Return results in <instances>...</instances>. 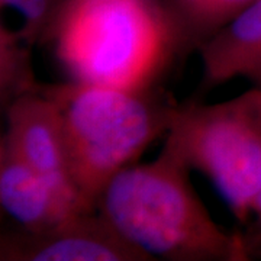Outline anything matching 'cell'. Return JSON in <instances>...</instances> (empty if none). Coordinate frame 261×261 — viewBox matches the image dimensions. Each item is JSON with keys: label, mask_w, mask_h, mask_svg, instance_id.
<instances>
[{"label": "cell", "mask_w": 261, "mask_h": 261, "mask_svg": "<svg viewBox=\"0 0 261 261\" xmlns=\"http://www.w3.org/2000/svg\"><path fill=\"white\" fill-rule=\"evenodd\" d=\"M189 173L164 144L154 161L123 168L106 185L97 212L149 261L248 260L245 241L212 219Z\"/></svg>", "instance_id": "obj_1"}, {"label": "cell", "mask_w": 261, "mask_h": 261, "mask_svg": "<svg viewBox=\"0 0 261 261\" xmlns=\"http://www.w3.org/2000/svg\"><path fill=\"white\" fill-rule=\"evenodd\" d=\"M0 6L13 8L22 15L23 25L18 34L27 44H44L56 15L57 0H0Z\"/></svg>", "instance_id": "obj_11"}, {"label": "cell", "mask_w": 261, "mask_h": 261, "mask_svg": "<svg viewBox=\"0 0 261 261\" xmlns=\"http://www.w3.org/2000/svg\"><path fill=\"white\" fill-rule=\"evenodd\" d=\"M65 2H68V0H57V9H56V13H57V10L60 9V8H61V6L64 5ZM54 16H56V15H54ZM53 20H54V19H53Z\"/></svg>", "instance_id": "obj_13"}, {"label": "cell", "mask_w": 261, "mask_h": 261, "mask_svg": "<svg viewBox=\"0 0 261 261\" xmlns=\"http://www.w3.org/2000/svg\"><path fill=\"white\" fill-rule=\"evenodd\" d=\"M164 144L212 181L238 221H248L261 190L260 87L212 105L176 103Z\"/></svg>", "instance_id": "obj_4"}, {"label": "cell", "mask_w": 261, "mask_h": 261, "mask_svg": "<svg viewBox=\"0 0 261 261\" xmlns=\"http://www.w3.org/2000/svg\"><path fill=\"white\" fill-rule=\"evenodd\" d=\"M44 44L75 82L154 89L180 60L163 0H68Z\"/></svg>", "instance_id": "obj_2"}, {"label": "cell", "mask_w": 261, "mask_h": 261, "mask_svg": "<svg viewBox=\"0 0 261 261\" xmlns=\"http://www.w3.org/2000/svg\"><path fill=\"white\" fill-rule=\"evenodd\" d=\"M2 138L38 173L80 197L71 177L63 119L54 100L47 94L35 89L34 93L10 103L6 108V132Z\"/></svg>", "instance_id": "obj_6"}, {"label": "cell", "mask_w": 261, "mask_h": 261, "mask_svg": "<svg viewBox=\"0 0 261 261\" xmlns=\"http://www.w3.org/2000/svg\"><path fill=\"white\" fill-rule=\"evenodd\" d=\"M254 215H257V218H258V224H260L261 228V190L258 196H257V200H255V203H254Z\"/></svg>", "instance_id": "obj_12"}, {"label": "cell", "mask_w": 261, "mask_h": 261, "mask_svg": "<svg viewBox=\"0 0 261 261\" xmlns=\"http://www.w3.org/2000/svg\"><path fill=\"white\" fill-rule=\"evenodd\" d=\"M0 203L25 229H42L80 212H93L79 196L56 186L6 140L0 141Z\"/></svg>", "instance_id": "obj_7"}, {"label": "cell", "mask_w": 261, "mask_h": 261, "mask_svg": "<svg viewBox=\"0 0 261 261\" xmlns=\"http://www.w3.org/2000/svg\"><path fill=\"white\" fill-rule=\"evenodd\" d=\"M37 90L57 105L68 145L74 186L83 202L97 211L103 189L170 126L176 106L154 89L108 84L39 83Z\"/></svg>", "instance_id": "obj_3"}, {"label": "cell", "mask_w": 261, "mask_h": 261, "mask_svg": "<svg viewBox=\"0 0 261 261\" xmlns=\"http://www.w3.org/2000/svg\"><path fill=\"white\" fill-rule=\"evenodd\" d=\"M197 54L202 79L197 97L237 77L261 89V0H252L205 41Z\"/></svg>", "instance_id": "obj_8"}, {"label": "cell", "mask_w": 261, "mask_h": 261, "mask_svg": "<svg viewBox=\"0 0 261 261\" xmlns=\"http://www.w3.org/2000/svg\"><path fill=\"white\" fill-rule=\"evenodd\" d=\"M2 261H149L97 211L80 212L42 229L0 235Z\"/></svg>", "instance_id": "obj_5"}, {"label": "cell", "mask_w": 261, "mask_h": 261, "mask_svg": "<svg viewBox=\"0 0 261 261\" xmlns=\"http://www.w3.org/2000/svg\"><path fill=\"white\" fill-rule=\"evenodd\" d=\"M39 82L35 79L31 45L0 23V102L6 109L10 103L25 94L34 93Z\"/></svg>", "instance_id": "obj_10"}, {"label": "cell", "mask_w": 261, "mask_h": 261, "mask_svg": "<svg viewBox=\"0 0 261 261\" xmlns=\"http://www.w3.org/2000/svg\"><path fill=\"white\" fill-rule=\"evenodd\" d=\"M171 19L178 53L186 58L247 8L252 0H163Z\"/></svg>", "instance_id": "obj_9"}]
</instances>
